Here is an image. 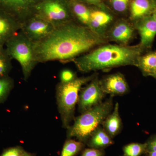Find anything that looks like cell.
Returning a JSON list of instances; mask_svg holds the SVG:
<instances>
[{"instance_id":"obj_19","label":"cell","mask_w":156,"mask_h":156,"mask_svg":"<svg viewBox=\"0 0 156 156\" xmlns=\"http://www.w3.org/2000/svg\"><path fill=\"white\" fill-rule=\"evenodd\" d=\"M90 17L89 28L96 32L97 29L106 26L112 20L110 14L101 11H91Z\"/></svg>"},{"instance_id":"obj_27","label":"cell","mask_w":156,"mask_h":156,"mask_svg":"<svg viewBox=\"0 0 156 156\" xmlns=\"http://www.w3.org/2000/svg\"><path fill=\"white\" fill-rule=\"evenodd\" d=\"M105 154L104 150L89 147L83 150L81 156H104Z\"/></svg>"},{"instance_id":"obj_31","label":"cell","mask_w":156,"mask_h":156,"mask_svg":"<svg viewBox=\"0 0 156 156\" xmlns=\"http://www.w3.org/2000/svg\"><path fill=\"white\" fill-rule=\"evenodd\" d=\"M22 156H34L32 154L30 153H29L27 152L26 151L24 152V153L22 155Z\"/></svg>"},{"instance_id":"obj_24","label":"cell","mask_w":156,"mask_h":156,"mask_svg":"<svg viewBox=\"0 0 156 156\" xmlns=\"http://www.w3.org/2000/svg\"><path fill=\"white\" fill-rule=\"evenodd\" d=\"M25 151L20 146L6 149L0 156H22Z\"/></svg>"},{"instance_id":"obj_20","label":"cell","mask_w":156,"mask_h":156,"mask_svg":"<svg viewBox=\"0 0 156 156\" xmlns=\"http://www.w3.org/2000/svg\"><path fill=\"white\" fill-rule=\"evenodd\" d=\"M85 144L79 140L68 138L65 142L60 156H75L83 150Z\"/></svg>"},{"instance_id":"obj_6","label":"cell","mask_w":156,"mask_h":156,"mask_svg":"<svg viewBox=\"0 0 156 156\" xmlns=\"http://www.w3.org/2000/svg\"><path fill=\"white\" fill-rule=\"evenodd\" d=\"M65 0H42L35 9L34 15L50 23L55 28L74 20Z\"/></svg>"},{"instance_id":"obj_2","label":"cell","mask_w":156,"mask_h":156,"mask_svg":"<svg viewBox=\"0 0 156 156\" xmlns=\"http://www.w3.org/2000/svg\"><path fill=\"white\" fill-rule=\"evenodd\" d=\"M144 49L136 46L109 44L91 50L73 60L80 71L87 73L126 66H137Z\"/></svg>"},{"instance_id":"obj_11","label":"cell","mask_w":156,"mask_h":156,"mask_svg":"<svg viewBox=\"0 0 156 156\" xmlns=\"http://www.w3.org/2000/svg\"><path fill=\"white\" fill-rule=\"evenodd\" d=\"M100 82L105 93L111 96L125 95L129 91V87L125 77L119 73L107 76Z\"/></svg>"},{"instance_id":"obj_33","label":"cell","mask_w":156,"mask_h":156,"mask_svg":"<svg viewBox=\"0 0 156 156\" xmlns=\"http://www.w3.org/2000/svg\"><path fill=\"white\" fill-rule=\"evenodd\" d=\"M153 77H154L156 78V72L155 73Z\"/></svg>"},{"instance_id":"obj_8","label":"cell","mask_w":156,"mask_h":156,"mask_svg":"<svg viewBox=\"0 0 156 156\" xmlns=\"http://www.w3.org/2000/svg\"><path fill=\"white\" fill-rule=\"evenodd\" d=\"M105 93L101 88L100 81L95 77L79 93L78 105L81 114L102 102Z\"/></svg>"},{"instance_id":"obj_16","label":"cell","mask_w":156,"mask_h":156,"mask_svg":"<svg viewBox=\"0 0 156 156\" xmlns=\"http://www.w3.org/2000/svg\"><path fill=\"white\" fill-rule=\"evenodd\" d=\"M133 34V27L126 22L117 23L112 29L110 33L111 37L113 41L124 45L128 44Z\"/></svg>"},{"instance_id":"obj_17","label":"cell","mask_w":156,"mask_h":156,"mask_svg":"<svg viewBox=\"0 0 156 156\" xmlns=\"http://www.w3.org/2000/svg\"><path fill=\"white\" fill-rule=\"evenodd\" d=\"M137 67L144 76L153 77L156 72V51L141 55L138 59Z\"/></svg>"},{"instance_id":"obj_14","label":"cell","mask_w":156,"mask_h":156,"mask_svg":"<svg viewBox=\"0 0 156 156\" xmlns=\"http://www.w3.org/2000/svg\"><path fill=\"white\" fill-rule=\"evenodd\" d=\"M114 143L113 138L100 126L91 134L86 144L89 147L104 150L112 145Z\"/></svg>"},{"instance_id":"obj_21","label":"cell","mask_w":156,"mask_h":156,"mask_svg":"<svg viewBox=\"0 0 156 156\" xmlns=\"http://www.w3.org/2000/svg\"><path fill=\"white\" fill-rule=\"evenodd\" d=\"M146 143H132L123 148V156H140L146 152Z\"/></svg>"},{"instance_id":"obj_4","label":"cell","mask_w":156,"mask_h":156,"mask_svg":"<svg viewBox=\"0 0 156 156\" xmlns=\"http://www.w3.org/2000/svg\"><path fill=\"white\" fill-rule=\"evenodd\" d=\"M92 75L77 77L67 83L60 82L56 87V98L62 126L68 129L74 120L75 110L78 103L79 93L84 85L95 77Z\"/></svg>"},{"instance_id":"obj_1","label":"cell","mask_w":156,"mask_h":156,"mask_svg":"<svg viewBox=\"0 0 156 156\" xmlns=\"http://www.w3.org/2000/svg\"><path fill=\"white\" fill-rule=\"evenodd\" d=\"M104 42L97 32L73 20L56 27L45 38L34 44V50L38 63L53 61L66 63Z\"/></svg>"},{"instance_id":"obj_5","label":"cell","mask_w":156,"mask_h":156,"mask_svg":"<svg viewBox=\"0 0 156 156\" xmlns=\"http://www.w3.org/2000/svg\"><path fill=\"white\" fill-rule=\"evenodd\" d=\"M5 45L8 55L11 58L18 62L22 69L23 79L27 80L35 67L38 64L35 54L34 43L20 30Z\"/></svg>"},{"instance_id":"obj_26","label":"cell","mask_w":156,"mask_h":156,"mask_svg":"<svg viewBox=\"0 0 156 156\" xmlns=\"http://www.w3.org/2000/svg\"><path fill=\"white\" fill-rule=\"evenodd\" d=\"M113 8L118 12L126 11L128 7L129 0H111Z\"/></svg>"},{"instance_id":"obj_9","label":"cell","mask_w":156,"mask_h":156,"mask_svg":"<svg viewBox=\"0 0 156 156\" xmlns=\"http://www.w3.org/2000/svg\"><path fill=\"white\" fill-rule=\"evenodd\" d=\"M55 28L50 23L34 15L22 23L20 30L35 44L49 35Z\"/></svg>"},{"instance_id":"obj_25","label":"cell","mask_w":156,"mask_h":156,"mask_svg":"<svg viewBox=\"0 0 156 156\" xmlns=\"http://www.w3.org/2000/svg\"><path fill=\"white\" fill-rule=\"evenodd\" d=\"M77 77L76 74L71 70L65 69L62 70L60 74V82L67 83L71 82Z\"/></svg>"},{"instance_id":"obj_23","label":"cell","mask_w":156,"mask_h":156,"mask_svg":"<svg viewBox=\"0 0 156 156\" xmlns=\"http://www.w3.org/2000/svg\"><path fill=\"white\" fill-rule=\"evenodd\" d=\"M14 86L13 80L8 77L0 78V103L5 101Z\"/></svg>"},{"instance_id":"obj_28","label":"cell","mask_w":156,"mask_h":156,"mask_svg":"<svg viewBox=\"0 0 156 156\" xmlns=\"http://www.w3.org/2000/svg\"><path fill=\"white\" fill-rule=\"evenodd\" d=\"M147 145L146 152L156 151V134L151 136L146 142Z\"/></svg>"},{"instance_id":"obj_30","label":"cell","mask_w":156,"mask_h":156,"mask_svg":"<svg viewBox=\"0 0 156 156\" xmlns=\"http://www.w3.org/2000/svg\"><path fill=\"white\" fill-rule=\"evenodd\" d=\"M146 156H156V151H150L146 153Z\"/></svg>"},{"instance_id":"obj_7","label":"cell","mask_w":156,"mask_h":156,"mask_svg":"<svg viewBox=\"0 0 156 156\" xmlns=\"http://www.w3.org/2000/svg\"><path fill=\"white\" fill-rule=\"evenodd\" d=\"M42 0H0L2 10L23 23L34 15L37 5Z\"/></svg>"},{"instance_id":"obj_29","label":"cell","mask_w":156,"mask_h":156,"mask_svg":"<svg viewBox=\"0 0 156 156\" xmlns=\"http://www.w3.org/2000/svg\"><path fill=\"white\" fill-rule=\"evenodd\" d=\"M84 1L90 4H97L100 2V0H84Z\"/></svg>"},{"instance_id":"obj_15","label":"cell","mask_w":156,"mask_h":156,"mask_svg":"<svg viewBox=\"0 0 156 156\" xmlns=\"http://www.w3.org/2000/svg\"><path fill=\"white\" fill-rule=\"evenodd\" d=\"M156 8L151 0H133L131 5V17L133 19H141L154 11Z\"/></svg>"},{"instance_id":"obj_10","label":"cell","mask_w":156,"mask_h":156,"mask_svg":"<svg viewBox=\"0 0 156 156\" xmlns=\"http://www.w3.org/2000/svg\"><path fill=\"white\" fill-rule=\"evenodd\" d=\"M21 23L10 14L0 10V48L21 30Z\"/></svg>"},{"instance_id":"obj_18","label":"cell","mask_w":156,"mask_h":156,"mask_svg":"<svg viewBox=\"0 0 156 156\" xmlns=\"http://www.w3.org/2000/svg\"><path fill=\"white\" fill-rule=\"evenodd\" d=\"M71 7L72 13L78 20L77 22L89 28L91 11L84 4L79 2H73Z\"/></svg>"},{"instance_id":"obj_22","label":"cell","mask_w":156,"mask_h":156,"mask_svg":"<svg viewBox=\"0 0 156 156\" xmlns=\"http://www.w3.org/2000/svg\"><path fill=\"white\" fill-rule=\"evenodd\" d=\"M11 58L6 50L0 48V77L7 76L11 69Z\"/></svg>"},{"instance_id":"obj_13","label":"cell","mask_w":156,"mask_h":156,"mask_svg":"<svg viewBox=\"0 0 156 156\" xmlns=\"http://www.w3.org/2000/svg\"><path fill=\"white\" fill-rule=\"evenodd\" d=\"M102 127L113 138L119 133L122 128V121L119 112V104L116 102L112 111L104 120Z\"/></svg>"},{"instance_id":"obj_12","label":"cell","mask_w":156,"mask_h":156,"mask_svg":"<svg viewBox=\"0 0 156 156\" xmlns=\"http://www.w3.org/2000/svg\"><path fill=\"white\" fill-rule=\"evenodd\" d=\"M136 27L140 37V44L144 48H151L156 36V22L152 16L140 20Z\"/></svg>"},{"instance_id":"obj_3","label":"cell","mask_w":156,"mask_h":156,"mask_svg":"<svg viewBox=\"0 0 156 156\" xmlns=\"http://www.w3.org/2000/svg\"><path fill=\"white\" fill-rule=\"evenodd\" d=\"M113 96L81 114L67 129L68 138H75L86 144L89 137L113 109Z\"/></svg>"},{"instance_id":"obj_32","label":"cell","mask_w":156,"mask_h":156,"mask_svg":"<svg viewBox=\"0 0 156 156\" xmlns=\"http://www.w3.org/2000/svg\"><path fill=\"white\" fill-rule=\"evenodd\" d=\"M152 17H153L154 20L155 21V22H156V9L154 12Z\"/></svg>"}]
</instances>
